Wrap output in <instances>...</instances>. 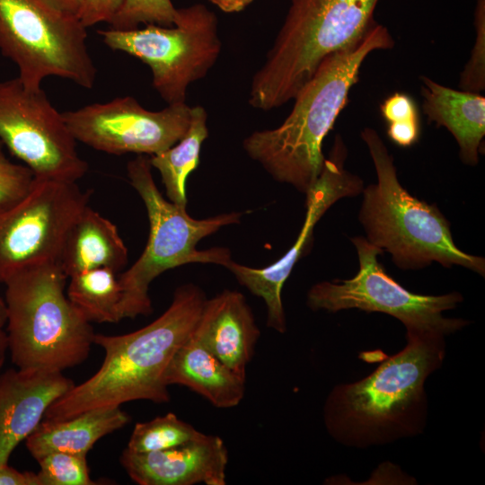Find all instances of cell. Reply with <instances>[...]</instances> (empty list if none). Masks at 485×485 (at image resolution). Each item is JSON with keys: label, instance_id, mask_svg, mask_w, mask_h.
I'll return each instance as SVG.
<instances>
[{"label": "cell", "instance_id": "cell-10", "mask_svg": "<svg viewBox=\"0 0 485 485\" xmlns=\"http://www.w3.org/2000/svg\"><path fill=\"white\" fill-rule=\"evenodd\" d=\"M356 247L359 269L349 279L322 281L307 293V305L313 311L336 313L359 309L379 312L398 319L407 331L437 332L445 336L468 324L457 318H445L443 312L454 309L463 301L458 292L441 295H424L408 291L379 263L383 250L366 238L351 239Z\"/></svg>", "mask_w": 485, "mask_h": 485}, {"label": "cell", "instance_id": "cell-33", "mask_svg": "<svg viewBox=\"0 0 485 485\" xmlns=\"http://www.w3.org/2000/svg\"><path fill=\"white\" fill-rule=\"evenodd\" d=\"M59 9L78 16L84 0H48Z\"/></svg>", "mask_w": 485, "mask_h": 485}, {"label": "cell", "instance_id": "cell-17", "mask_svg": "<svg viewBox=\"0 0 485 485\" xmlns=\"http://www.w3.org/2000/svg\"><path fill=\"white\" fill-rule=\"evenodd\" d=\"M260 334L245 296L226 289L206 300L192 337L234 373L245 377Z\"/></svg>", "mask_w": 485, "mask_h": 485}, {"label": "cell", "instance_id": "cell-16", "mask_svg": "<svg viewBox=\"0 0 485 485\" xmlns=\"http://www.w3.org/2000/svg\"><path fill=\"white\" fill-rule=\"evenodd\" d=\"M74 382L62 372L8 369L0 374V465L40 423Z\"/></svg>", "mask_w": 485, "mask_h": 485}, {"label": "cell", "instance_id": "cell-14", "mask_svg": "<svg viewBox=\"0 0 485 485\" xmlns=\"http://www.w3.org/2000/svg\"><path fill=\"white\" fill-rule=\"evenodd\" d=\"M347 156L345 142L336 135L318 179L305 194L306 214L302 230L285 255L261 269L241 265L233 260L225 267L242 286L264 300L268 310L267 326L279 333L287 331L282 287L295 264L309 251L315 225L339 199L357 196L364 190L363 181L345 168Z\"/></svg>", "mask_w": 485, "mask_h": 485}, {"label": "cell", "instance_id": "cell-18", "mask_svg": "<svg viewBox=\"0 0 485 485\" xmlns=\"http://www.w3.org/2000/svg\"><path fill=\"white\" fill-rule=\"evenodd\" d=\"M423 112L428 122L445 128L455 138L462 161L476 165L485 135V98L420 77Z\"/></svg>", "mask_w": 485, "mask_h": 485}, {"label": "cell", "instance_id": "cell-28", "mask_svg": "<svg viewBox=\"0 0 485 485\" xmlns=\"http://www.w3.org/2000/svg\"><path fill=\"white\" fill-rule=\"evenodd\" d=\"M475 42L471 57L460 75L461 90L481 93L485 89V0H476Z\"/></svg>", "mask_w": 485, "mask_h": 485}, {"label": "cell", "instance_id": "cell-1", "mask_svg": "<svg viewBox=\"0 0 485 485\" xmlns=\"http://www.w3.org/2000/svg\"><path fill=\"white\" fill-rule=\"evenodd\" d=\"M407 345L359 381L328 395L323 420L329 434L347 446L383 445L424 430L427 378L445 356V335L407 331Z\"/></svg>", "mask_w": 485, "mask_h": 485}, {"label": "cell", "instance_id": "cell-5", "mask_svg": "<svg viewBox=\"0 0 485 485\" xmlns=\"http://www.w3.org/2000/svg\"><path fill=\"white\" fill-rule=\"evenodd\" d=\"M379 0H291L264 64L254 75L249 103L269 110L293 100L332 53L363 39L376 23Z\"/></svg>", "mask_w": 485, "mask_h": 485}, {"label": "cell", "instance_id": "cell-26", "mask_svg": "<svg viewBox=\"0 0 485 485\" xmlns=\"http://www.w3.org/2000/svg\"><path fill=\"white\" fill-rule=\"evenodd\" d=\"M179 16L171 0H122V3L109 22L111 29L129 31L140 24L173 26Z\"/></svg>", "mask_w": 485, "mask_h": 485}, {"label": "cell", "instance_id": "cell-23", "mask_svg": "<svg viewBox=\"0 0 485 485\" xmlns=\"http://www.w3.org/2000/svg\"><path fill=\"white\" fill-rule=\"evenodd\" d=\"M116 271L99 268L69 277L66 295L90 322L116 323L120 320L121 290Z\"/></svg>", "mask_w": 485, "mask_h": 485}, {"label": "cell", "instance_id": "cell-27", "mask_svg": "<svg viewBox=\"0 0 485 485\" xmlns=\"http://www.w3.org/2000/svg\"><path fill=\"white\" fill-rule=\"evenodd\" d=\"M41 485H93L86 454L54 452L37 460Z\"/></svg>", "mask_w": 485, "mask_h": 485}, {"label": "cell", "instance_id": "cell-34", "mask_svg": "<svg viewBox=\"0 0 485 485\" xmlns=\"http://www.w3.org/2000/svg\"><path fill=\"white\" fill-rule=\"evenodd\" d=\"M7 350H8L7 334L2 329L0 330V371L4 365Z\"/></svg>", "mask_w": 485, "mask_h": 485}, {"label": "cell", "instance_id": "cell-4", "mask_svg": "<svg viewBox=\"0 0 485 485\" xmlns=\"http://www.w3.org/2000/svg\"><path fill=\"white\" fill-rule=\"evenodd\" d=\"M361 138L377 175V182L362 191L358 219L366 239L388 251L402 269H419L435 261L445 268L461 266L484 277L485 259L460 250L440 210L412 196L400 183L392 156L378 133L365 128Z\"/></svg>", "mask_w": 485, "mask_h": 485}, {"label": "cell", "instance_id": "cell-19", "mask_svg": "<svg viewBox=\"0 0 485 485\" xmlns=\"http://www.w3.org/2000/svg\"><path fill=\"white\" fill-rule=\"evenodd\" d=\"M165 381L168 385L188 387L219 409L237 406L245 393V377L226 366L192 335L171 359Z\"/></svg>", "mask_w": 485, "mask_h": 485}, {"label": "cell", "instance_id": "cell-8", "mask_svg": "<svg viewBox=\"0 0 485 485\" xmlns=\"http://www.w3.org/2000/svg\"><path fill=\"white\" fill-rule=\"evenodd\" d=\"M87 28L48 0H0V51L15 64L25 88L37 91L57 76L92 89L97 68Z\"/></svg>", "mask_w": 485, "mask_h": 485}, {"label": "cell", "instance_id": "cell-2", "mask_svg": "<svg viewBox=\"0 0 485 485\" xmlns=\"http://www.w3.org/2000/svg\"><path fill=\"white\" fill-rule=\"evenodd\" d=\"M206 300L199 287L185 284L176 288L166 311L148 325L123 335L95 334L94 344L105 353L101 367L53 401L44 419L63 420L137 400L167 403V367L192 335Z\"/></svg>", "mask_w": 485, "mask_h": 485}, {"label": "cell", "instance_id": "cell-30", "mask_svg": "<svg viewBox=\"0 0 485 485\" xmlns=\"http://www.w3.org/2000/svg\"><path fill=\"white\" fill-rule=\"evenodd\" d=\"M121 3L122 0H84L78 17L86 28L103 22L109 23Z\"/></svg>", "mask_w": 485, "mask_h": 485}, {"label": "cell", "instance_id": "cell-31", "mask_svg": "<svg viewBox=\"0 0 485 485\" xmlns=\"http://www.w3.org/2000/svg\"><path fill=\"white\" fill-rule=\"evenodd\" d=\"M0 485H41L37 473L20 472L8 465H0Z\"/></svg>", "mask_w": 485, "mask_h": 485}, {"label": "cell", "instance_id": "cell-9", "mask_svg": "<svg viewBox=\"0 0 485 485\" xmlns=\"http://www.w3.org/2000/svg\"><path fill=\"white\" fill-rule=\"evenodd\" d=\"M103 43L146 64L168 105L186 102L189 85L207 75L221 51L216 15L202 4L179 9L173 26L99 30Z\"/></svg>", "mask_w": 485, "mask_h": 485}, {"label": "cell", "instance_id": "cell-12", "mask_svg": "<svg viewBox=\"0 0 485 485\" xmlns=\"http://www.w3.org/2000/svg\"><path fill=\"white\" fill-rule=\"evenodd\" d=\"M0 142L35 178L77 182L88 170L62 112L18 77L0 81Z\"/></svg>", "mask_w": 485, "mask_h": 485}, {"label": "cell", "instance_id": "cell-20", "mask_svg": "<svg viewBox=\"0 0 485 485\" xmlns=\"http://www.w3.org/2000/svg\"><path fill=\"white\" fill-rule=\"evenodd\" d=\"M128 262V248L117 226L88 205L70 228L58 263L69 278L108 268L119 272Z\"/></svg>", "mask_w": 485, "mask_h": 485}, {"label": "cell", "instance_id": "cell-32", "mask_svg": "<svg viewBox=\"0 0 485 485\" xmlns=\"http://www.w3.org/2000/svg\"><path fill=\"white\" fill-rule=\"evenodd\" d=\"M225 13H237L245 9L253 0H208Z\"/></svg>", "mask_w": 485, "mask_h": 485}, {"label": "cell", "instance_id": "cell-35", "mask_svg": "<svg viewBox=\"0 0 485 485\" xmlns=\"http://www.w3.org/2000/svg\"><path fill=\"white\" fill-rule=\"evenodd\" d=\"M7 322V308L5 301L0 297V330L3 329Z\"/></svg>", "mask_w": 485, "mask_h": 485}, {"label": "cell", "instance_id": "cell-24", "mask_svg": "<svg viewBox=\"0 0 485 485\" xmlns=\"http://www.w3.org/2000/svg\"><path fill=\"white\" fill-rule=\"evenodd\" d=\"M200 431L169 412L135 425L127 450L133 453L157 452L181 445L195 438Z\"/></svg>", "mask_w": 485, "mask_h": 485}, {"label": "cell", "instance_id": "cell-3", "mask_svg": "<svg viewBox=\"0 0 485 485\" xmlns=\"http://www.w3.org/2000/svg\"><path fill=\"white\" fill-rule=\"evenodd\" d=\"M393 45L387 28L375 23L363 39L328 56L293 99L294 107L284 122L243 140L249 157L276 181L306 194L323 166V139L347 105L365 59Z\"/></svg>", "mask_w": 485, "mask_h": 485}, {"label": "cell", "instance_id": "cell-11", "mask_svg": "<svg viewBox=\"0 0 485 485\" xmlns=\"http://www.w3.org/2000/svg\"><path fill=\"white\" fill-rule=\"evenodd\" d=\"M90 196L76 182L34 177L22 196L0 204V282L25 268L58 262Z\"/></svg>", "mask_w": 485, "mask_h": 485}, {"label": "cell", "instance_id": "cell-22", "mask_svg": "<svg viewBox=\"0 0 485 485\" xmlns=\"http://www.w3.org/2000/svg\"><path fill=\"white\" fill-rule=\"evenodd\" d=\"M207 114L202 106L191 107V119L184 137L164 152L149 156L162 178L166 196L174 204L186 207V181L199 164L202 143L208 136Z\"/></svg>", "mask_w": 485, "mask_h": 485}, {"label": "cell", "instance_id": "cell-7", "mask_svg": "<svg viewBox=\"0 0 485 485\" xmlns=\"http://www.w3.org/2000/svg\"><path fill=\"white\" fill-rule=\"evenodd\" d=\"M149 156L137 154L127 165L130 184L141 197L147 212L149 234L136 262L119 277L120 320L146 316L153 312L149 287L164 271L189 263L225 267L232 260L225 247L198 250L197 243L221 227L240 222L241 212L195 219L186 207L165 199L154 183Z\"/></svg>", "mask_w": 485, "mask_h": 485}, {"label": "cell", "instance_id": "cell-6", "mask_svg": "<svg viewBox=\"0 0 485 485\" xmlns=\"http://www.w3.org/2000/svg\"><path fill=\"white\" fill-rule=\"evenodd\" d=\"M67 278L58 262H47L4 283L8 350L17 368L63 372L88 357L95 333L65 294Z\"/></svg>", "mask_w": 485, "mask_h": 485}, {"label": "cell", "instance_id": "cell-29", "mask_svg": "<svg viewBox=\"0 0 485 485\" xmlns=\"http://www.w3.org/2000/svg\"><path fill=\"white\" fill-rule=\"evenodd\" d=\"M0 142V204L22 196L33 182L34 175L25 165L13 163Z\"/></svg>", "mask_w": 485, "mask_h": 485}, {"label": "cell", "instance_id": "cell-21", "mask_svg": "<svg viewBox=\"0 0 485 485\" xmlns=\"http://www.w3.org/2000/svg\"><path fill=\"white\" fill-rule=\"evenodd\" d=\"M129 420L120 406L92 409L63 420L44 419L25 439V445L36 460L54 452L86 454L99 439Z\"/></svg>", "mask_w": 485, "mask_h": 485}, {"label": "cell", "instance_id": "cell-15", "mask_svg": "<svg viewBox=\"0 0 485 485\" xmlns=\"http://www.w3.org/2000/svg\"><path fill=\"white\" fill-rule=\"evenodd\" d=\"M119 462L139 485L226 484L228 451L224 440L200 432L175 447L133 453L125 448Z\"/></svg>", "mask_w": 485, "mask_h": 485}, {"label": "cell", "instance_id": "cell-25", "mask_svg": "<svg viewBox=\"0 0 485 485\" xmlns=\"http://www.w3.org/2000/svg\"><path fill=\"white\" fill-rule=\"evenodd\" d=\"M380 110L387 123V136L394 144L409 147L418 142L420 134L419 111L410 96L395 93L384 101Z\"/></svg>", "mask_w": 485, "mask_h": 485}, {"label": "cell", "instance_id": "cell-13", "mask_svg": "<svg viewBox=\"0 0 485 485\" xmlns=\"http://www.w3.org/2000/svg\"><path fill=\"white\" fill-rule=\"evenodd\" d=\"M76 141L110 154L156 155L186 134L191 107L186 102L149 110L131 96L118 97L62 112Z\"/></svg>", "mask_w": 485, "mask_h": 485}]
</instances>
